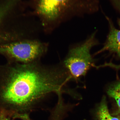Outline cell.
<instances>
[{"mask_svg":"<svg viewBox=\"0 0 120 120\" xmlns=\"http://www.w3.org/2000/svg\"><path fill=\"white\" fill-rule=\"evenodd\" d=\"M14 119L6 112L0 109V120H13Z\"/></svg>","mask_w":120,"mask_h":120,"instance_id":"cell-9","label":"cell"},{"mask_svg":"<svg viewBox=\"0 0 120 120\" xmlns=\"http://www.w3.org/2000/svg\"><path fill=\"white\" fill-rule=\"evenodd\" d=\"M95 34L94 33L82 44L70 49L64 60V68L71 79L76 82L81 77L85 76L94 65V61L90 51L97 43Z\"/></svg>","mask_w":120,"mask_h":120,"instance_id":"cell-3","label":"cell"},{"mask_svg":"<svg viewBox=\"0 0 120 120\" xmlns=\"http://www.w3.org/2000/svg\"></svg>","mask_w":120,"mask_h":120,"instance_id":"cell-12","label":"cell"},{"mask_svg":"<svg viewBox=\"0 0 120 120\" xmlns=\"http://www.w3.org/2000/svg\"><path fill=\"white\" fill-rule=\"evenodd\" d=\"M70 81L64 68L8 62L0 65V109L15 118L25 115L52 93H66Z\"/></svg>","mask_w":120,"mask_h":120,"instance_id":"cell-1","label":"cell"},{"mask_svg":"<svg viewBox=\"0 0 120 120\" xmlns=\"http://www.w3.org/2000/svg\"><path fill=\"white\" fill-rule=\"evenodd\" d=\"M8 11V9L6 6L2 5L0 7V25ZM4 40H5V38L0 37V44Z\"/></svg>","mask_w":120,"mask_h":120,"instance_id":"cell-8","label":"cell"},{"mask_svg":"<svg viewBox=\"0 0 120 120\" xmlns=\"http://www.w3.org/2000/svg\"><path fill=\"white\" fill-rule=\"evenodd\" d=\"M115 6L120 11V0H112Z\"/></svg>","mask_w":120,"mask_h":120,"instance_id":"cell-10","label":"cell"},{"mask_svg":"<svg viewBox=\"0 0 120 120\" xmlns=\"http://www.w3.org/2000/svg\"><path fill=\"white\" fill-rule=\"evenodd\" d=\"M69 2V0H39L37 12L42 17L52 21L59 17Z\"/></svg>","mask_w":120,"mask_h":120,"instance_id":"cell-4","label":"cell"},{"mask_svg":"<svg viewBox=\"0 0 120 120\" xmlns=\"http://www.w3.org/2000/svg\"><path fill=\"white\" fill-rule=\"evenodd\" d=\"M107 93L116 101L120 111V81L109 86L108 90Z\"/></svg>","mask_w":120,"mask_h":120,"instance_id":"cell-7","label":"cell"},{"mask_svg":"<svg viewBox=\"0 0 120 120\" xmlns=\"http://www.w3.org/2000/svg\"><path fill=\"white\" fill-rule=\"evenodd\" d=\"M118 23L120 28V19H118Z\"/></svg>","mask_w":120,"mask_h":120,"instance_id":"cell-11","label":"cell"},{"mask_svg":"<svg viewBox=\"0 0 120 120\" xmlns=\"http://www.w3.org/2000/svg\"><path fill=\"white\" fill-rule=\"evenodd\" d=\"M47 45L34 40H26L0 44V55L8 62L29 64L38 61L47 51Z\"/></svg>","mask_w":120,"mask_h":120,"instance_id":"cell-2","label":"cell"},{"mask_svg":"<svg viewBox=\"0 0 120 120\" xmlns=\"http://www.w3.org/2000/svg\"><path fill=\"white\" fill-rule=\"evenodd\" d=\"M109 25V31L104 46L97 53L109 51L116 54L120 57V30L116 29L111 21L107 18Z\"/></svg>","mask_w":120,"mask_h":120,"instance_id":"cell-5","label":"cell"},{"mask_svg":"<svg viewBox=\"0 0 120 120\" xmlns=\"http://www.w3.org/2000/svg\"><path fill=\"white\" fill-rule=\"evenodd\" d=\"M97 115L99 120H120L112 116L109 113L105 97L103 98L99 106Z\"/></svg>","mask_w":120,"mask_h":120,"instance_id":"cell-6","label":"cell"}]
</instances>
